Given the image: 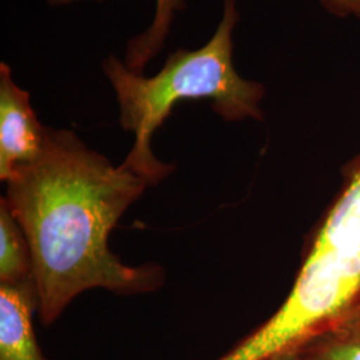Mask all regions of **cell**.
<instances>
[{
	"label": "cell",
	"instance_id": "cell-1",
	"mask_svg": "<svg viewBox=\"0 0 360 360\" xmlns=\"http://www.w3.org/2000/svg\"><path fill=\"white\" fill-rule=\"evenodd\" d=\"M6 184L3 198L31 248L43 326L56 322L89 290L136 295L158 291L166 282L160 266L131 267L108 245L119 219L150 183L114 166L74 131L47 127L38 158L18 168Z\"/></svg>",
	"mask_w": 360,
	"mask_h": 360
},
{
	"label": "cell",
	"instance_id": "cell-2",
	"mask_svg": "<svg viewBox=\"0 0 360 360\" xmlns=\"http://www.w3.org/2000/svg\"><path fill=\"white\" fill-rule=\"evenodd\" d=\"M236 0H223V15L214 35L196 50L178 49L168 55L154 77L132 72L115 55L102 63L115 92L122 129L134 135V144L122 163L154 186L175 166L155 156L153 138L183 101H208L226 122L262 120V83L240 77L233 65V30L239 22Z\"/></svg>",
	"mask_w": 360,
	"mask_h": 360
},
{
	"label": "cell",
	"instance_id": "cell-3",
	"mask_svg": "<svg viewBox=\"0 0 360 360\" xmlns=\"http://www.w3.org/2000/svg\"><path fill=\"white\" fill-rule=\"evenodd\" d=\"M30 92L13 77L10 65L0 63V179L7 181L40 154L47 127L39 122Z\"/></svg>",
	"mask_w": 360,
	"mask_h": 360
},
{
	"label": "cell",
	"instance_id": "cell-4",
	"mask_svg": "<svg viewBox=\"0 0 360 360\" xmlns=\"http://www.w3.org/2000/svg\"><path fill=\"white\" fill-rule=\"evenodd\" d=\"M35 312L38 297L34 281L0 284V360H47L34 331Z\"/></svg>",
	"mask_w": 360,
	"mask_h": 360
},
{
	"label": "cell",
	"instance_id": "cell-5",
	"mask_svg": "<svg viewBox=\"0 0 360 360\" xmlns=\"http://www.w3.org/2000/svg\"><path fill=\"white\" fill-rule=\"evenodd\" d=\"M290 351L309 360H360V288Z\"/></svg>",
	"mask_w": 360,
	"mask_h": 360
},
{
	"label": "cell",
	"instance_id": "cell-6",
	"mask_svg": "<svg viewBox=\"0 0 360 360\" xmlns=\"http://www.w3.org/2000/svg\"><path fill=\"white\" fill-rule=\"evenodd\" d=\"M51 6H65L82 0H47ZM104 1V0H95ZM184 0H156L154 20L150 26L127 43L124 65L132 72L143 74L146 65L163 49L175 13L183 11Z\"/></svg>",
	"mask_w": 360,
	"mask_h": 360
},
{
	"label": "cell",
	"instance_id": "cell-7",
	"mask_svg": "<svg viewBox=\"0 0 360 360\" xmlns=\"http://www.w3.org/2000/svg\"><path fill=\"white\" fill-rule=\"evenodd\" d=\"M34 281V262L26 233L4 198L0 199V284L18 285Z\"/></svg>",
	"mask_w": 360,
	"mask_h": 360
},
{
	"label": "cell",
	"instance_id": "cell-8",
	"mask_svg": "<svg viewBox=\"0 0 360 360\" xmlns=\"http://www.w3.org/2000/svg\"><path fill=\"white\" fill-rule=\"evenodd\" d=\"M321 3L336 16L360 19V0H321Z\"/></svg>",
	"mask_w": 360,
	"mask_h": 360
},
{
	"label": "cell",
	"instance_id": "cell-9",
	"mask_svg": "<svg viewBox=\"0 0 360 360\" xmlns=\"http://www.w3.org/2000/svg\"><path fill=\"white\" fill-rule=\"evenodd\" d=\"M266 360H309L307 358H304L303 355H300L299 352L296 351H287L283 352L281 355H276V356H272L270 359Z\"/></svg>",
	"mask_w": 360,
	"mask_h": 360
}]
</instances>
